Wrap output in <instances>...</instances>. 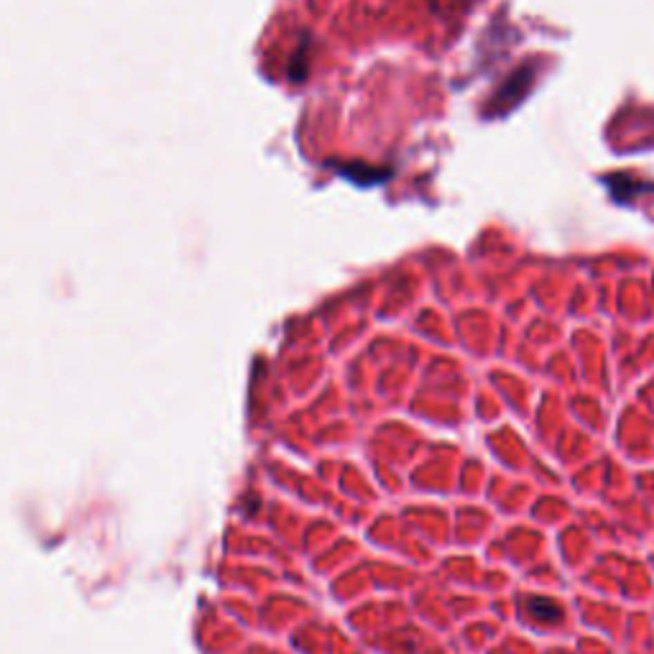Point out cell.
Returning <instances> with one entry per match:
<instances>
[{"label": "cell", "mask_w": 654, "mask_h": 654, "mask_svg": "<svg viewBox=\"0 0 654 654\" xmlns=\"http://www.w3.org/2000/svg\"><path fill=\"white\" fill-rule=\"evenodd\" d=\"M529 611L545 621H557L562 616L560 606H554L552 601H542V598H532L529 601Z\"/></svg>", "instance_id": "cell-2"}, {"label": "cell", "mask_w": 654, "mask_h": 654, "mask_svg": "<svg viewBox=\"0 0 654 654\" xmlns=\"http://www.w3.org/2000/svg\"><path fill=\"white\" fill-rule=\"evenodd\" d=\"M604 182L606 187L611 189L613 200H619V202H631L642 192H649V189H652V185H646V182H642V179H637V176H631V174L606 176Z\"/></svg>", "instance_id": "cell-1"}]
</instances>
